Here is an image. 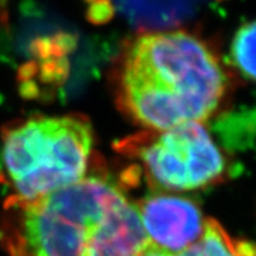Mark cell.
<instances>
[{"instance_id": "1", "label": "cell", "mask_w": 256, "mask_h": 256, "mask_svg": "<svg viewBox=\"0 0 256 256\" xmlns=\"http://www.w3.org/2000/svg\"><path fill=\"white\" fill-rule=\"evenodd\" d=\"M229 88L230 74L218 55L182 29L136 34L115 64L116 104L131 120L152 131L208 120Z\"/></svg>"}, {"instance_id": "2", "label": "cell", "mask_w": 256, "mask_h": 256, "mask_svg": "<svg viewBox=\"0 0 256 256\" xmlns=\"http://www.w3.org/2000/svg\"><path fill=\"white\" fill-rule=\"evenodd\" d=\"M126 199L106 176L89 174L37 199L10 196L0 214V243L8 256H89Z\"/></svg>"}, {"instance_id": "3", "label": "cell", "mask_w": 256, "mask_h": 256, "mask_svg": "<svg viewBox=\"0 0 256 256\" xmlns=\"http://www.w3.org/2000/svg\"><path fill=\"white\" fill-rule=\"evenodd\" d=\"M90 122L78 114L32 116L0 134V183L12 198L37 199L88 176Z\"/></svg>"}, {"instance_id": "4", "label": "cell", "mask_w": 256, "mask_h": 256, "mask_svg": "<svg viewBox=\"0 0 256 256\" xmlns=\"http://www.w3.org/2000/svg\"><path fill=\"white\" fill-rule=\"evenodd\" d=\"M119 152L134 158L152 188L191 191L224 180L228 161L202 123L142 132L122 142Z\"/></svg>"}, {"instance_id": "5", "label": "cell", "mask_w": 256, "mask_h": 256, "mask_svg": "<svg viewBox=\"0 0 256 256\" xmlns=\"http://www.w3.org/2000/svg\"><path fill=\"white\" fill-rule=\"evenodd\" d=\"M149 243L172 255L202 238L206 220L195 202L172 195L149 196L136 204Z\"/></svg>"}, {"instance_id": "6", "label": "cell", "mask_w": 256, "mask_h": 256, "mask_svg": "<svg viewBox=\"0 0 256 256\" xmlns=\"http://www.w3.org/2000/svg\"><path fill=\"white\" fill-rule=\"evenodd\" d=\"M217 2L221 0H110V7L142 32L168 30L194 20Z\"/></svg>"}, {"instance_id": "7", "label": "cell", "mask_w": 256, "mask_h": 256, "mask_svg": "<svg viewBox=\"0 0 256 256\" xmlns=\"http://www.w3.org/2000/svg\"><path fill=\"white\" fill-rule=\"evenodd\" d=\"M178 256H251L250 243L236 240L217 221L206 220L202 238Z\"/></svg>"}, {"instance_id": "8", "label": "cell", "mask_w": 256, "mask_h": 256, "mask_svg": "<svg viewBox=\"0 0 256 256\" xmlns=\"http://www.w3.org/2000/svg\"><path fill=\"white\" fill-rule=\"evenodd\" d=\"M232 56L236 70L248 80L256 81V20L238 29L232 44Z\"/></svg>"}, {"instance_id": "9", "label": "cell", "mask_w": 256, "mask_h": 256, "mask_svg": "<svg viewBox=\"0 0 256 256\" xmlns=\"http://www.w3.org/2000/svg\"><path fill=\"white\" fill-rule=\"evenodd\" d=\"M138 256H178V255H172V254H168L166 252V251H162V250L157 248V247L149 243V246L146 247V248H145Z\"/></svg>"}, {"instance_id": "10", "label": "cell", "mask_w": 256, "mask_h": 256, "mask_svg": "<svg viewBox=\"0 0 256 256\" xmlns=\"http://www.w3.org/2000/svg\"><path fill=\"white\" fill-rule=\"evenodd\" d=\"M10 0H0V14H4V8L7 7V4Z\"/></svg>"}, {"instance_id": "11", "label": "cell", "mask_w": 256, "mask_h": 256, "mask_svg": "<svg viewBox=\"0 0 256 256\" xmlns=\"http://www.w3.org/2000/svg\"><path fill=\"white\" fill-rule=\"evenodd\" d=\"M250 254H251V256H256V244L250 243Z\"/></svg>"}]
</instances>
